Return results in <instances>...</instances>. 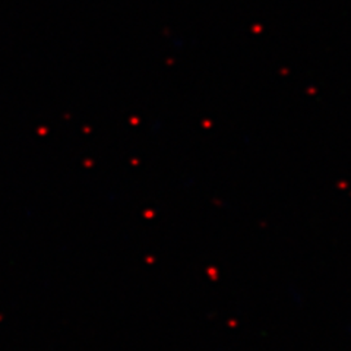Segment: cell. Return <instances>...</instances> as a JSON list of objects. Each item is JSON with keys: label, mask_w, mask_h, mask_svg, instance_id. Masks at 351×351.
<instances>
[]
</instances>
